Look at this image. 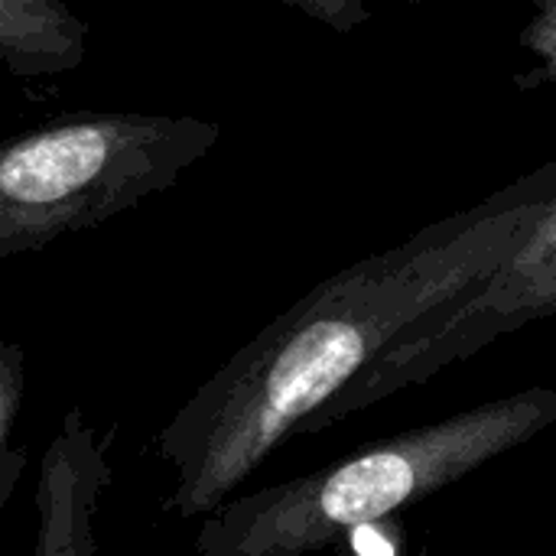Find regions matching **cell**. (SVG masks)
<instances>
[{
  "mask_svg": "<svg viewBox=\"0 0 556 556\" xmlns=\"http://www.w3.org/2000/svg\"><path fill=\"white\" fill-rule=\"evenodd\" d=\"M556 199V160L323 283L241 345L153 440L173 469L163 511L199 518L244 485L391 342L502 267Z\"/></svg>",
  "mask_w": 556,
  "mask_h": 556,
  "instance_id": "obj_1",
  "label": "cell"
},
{
  "mask_svg": "<svg viewBox=\"0 0 556 556\" xmlns=\"http://www.w3.org/2000/svg\"><path fill=\"white\" fill-rule=\"evenodd\" d=\"M556 424V388L485 401L404 430L309 476L222 502L195 534L202 556H300L456 485Z\"/></svg>",
  "mask_w": 556,
  "mask_h": 556,
  "instance_id": "obj_2",
  "label": "cell"
},
{
  "mask_svg": "<svg viewBox=\"0 0 556 556\" xmlns=\"http://www.w3.org/2000/svg\"><path fill=\"white\" fill-rule=\"evenodd\" d=\"M222 137L195 114H75L7 140L0 257L42 251L173 189Z\"/></svg>",
  "mask_w": 556,
  "mask_h": 556,
  "instance_id": "obj_3",
  "label": "cell"
},
{
  "mask_svg": "<svg viewBox=\"0 0 556 556\" xmlns=\"http://www.w3.org/2000/svg\"><path fill=\"white\" fill-rule=\"evenodd\" d=\"M556 316V199L528 241L485 280L401 332L391 349L332 404L309 417L303 433L336 427L407 388H420L495 339Z\"/></svg>",
  "mask_w": 556,
  "mask_h": 556,
  "instance_id": "obj_4",
  "label": "cell"
},
{
  "mask_svg": "<svg viewBox=\"0 0 556 556\" xmlns=\"http://www.w3.org/2000/svg\"><path fill=\"white\" fill-rule=\"evenodd\" d=\"M108 476V446L85 420V410L72 407L42 459L36 489L39 534L33 554L91 556L98 551L91 518Z\"/></svg>",
  "mask_w": 556,
  "mask_h": 556,
  "instance_id": "obj_5",
  "label": "cell"
},
{
  "mask_svg": "<svg viewBox=\"0 0 556 556\" xmlns=\"http://www.w3.org/2000/svg\"><path fill=\"white\" fill-rule=\"evenodd\" d=\"M85 46L88 23L65 0H0V55L13 78L72 72Z\"/></svg>",
  "mask_w": 556,
  "mask_h": 556,
  "instance_id": "obj_6",
  "label": "cell"
},
{
  "mask_svg": "<svg viewBox=\"0 0 556 556\" xmlns=\"http://www.w3.org/2000/svg\"><path fill=\"white\" fill-rule=\"evenodd\" d=\"M26 401V352L13 342L0 349V508L10 505L26 456L13 446L16 420Z\"/></svg>",
  "mask_w": 556,
  "mask_h": 556,
  "instance_id": "obj_7",
  "label": "cell"
},
{
  "mask_svg": "<svg viewBox=\"0 0 556 556\" xmlns=\"http://www.w3.org/2000/svg\"><path fill=\"white\" fill-rule=\"evenodd\" d=\"M534 16L525 23L518 42L525 52L534 55V65L515 75V88L538 91L556 85V0H531Z\"/></svg>",
  "mask_w": 556,
  "mask_h": 556,
  "instance_id": "obj_8",
  "label": "cell"
},
{
  "mask_svg": "<svg viewBox=\"0 0 556 556\" xmlns=\"http://www.w3.org/2000/svg\"><path fill=\"white\" fill-rule=\"evenodd\" d=\"M280 3L300 10L303 16H309L342 36L365 26L375 13V0H280ZM410 3H424V0H410Z\"/></svg>",
  "mask_w": 556,
  "mask_h": 556,
  "instance_id": "obj_9",
  "label": "cell"
}]
</instances>
